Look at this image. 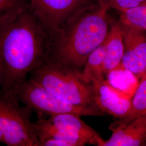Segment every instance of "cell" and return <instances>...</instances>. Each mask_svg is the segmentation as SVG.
<instances>
[{
	"instance_id": "1",
	"label": "cell",
	"mask_w": 146,
	"mask_h": 146,
	"mask_svg": "<svg viewBox=\"0 0 146 146\" xmlns=\"http://www.w3.org/2000/svg\"><path fill=\"white\" fill-rule=\"evenodd\" d=\"M51 38L29 7L0 19V90L17 98L28 74L46 61Z\"/></svg>"
},
{
	"instance_id": "2",
	"label": "cell",
	"mask_w": 146,
	"mask_h": 146,
	"mask_svg": "<svg viewBox=\"0 0 146 146\" xmlns=\"http://www.w3.org/2000/svg\"><path fill=\"white\" fill-rule=\"evenodd\" d=\"M108 11L96 3L71 16L51 37L47 61L81 72L108 36L112 23Z\"/></svg>"
},
{
	"instance_id": "3",
	"label": "cell",
	"mask_w": 146,
	"mask_h": 146,
	"mask_svg": "<svg viewBox=\"0 0 146 146\" xmlns=\"http://www.w3.org/2000/svg\"><path fill=\"white\" fill-rule=\"evenodd\" d=\"M80 72L46 61L31 73L29 79L67 104L99 109L95 103L93 84L84 81Z\"/></svg>"
},
{
	"instance_id": "4",
	"label": "cell",
	"mask_w": 146,
	"mask_h": 146,
	"mask_svg": "<svg viewBox=\"0 0 146 146\" xmlns=\"http://www.w3.org/2000/svg\"><path fill=\"white\" fill-rule=\"evenodd\" d=\"M80 116L72 113L52 115L40 118L33 122V126L40 142L52 139L64 141L70 146H102L104 140Z\"/></svg>"
},
{
	"instance_id": "5",
	"label": "cell",
	"mask_w": 146,
	"mask_h": 146,
	"mask_svg": "<svg viewBox=\"0 0 146 146\" xmlns=\"http://www.w3.org/2000/svg\"><path fill=\"white\" fill-rule=\"evenodd\" d=\"M0 90V142L8 146H40L31 120L33 110Z\"/></svg>"
},
{
	"instance_id": "6",
	"label": "cell",
	"mask_w": 146,
	"mask_h": 146,
	"mask_svg": "<svg viewBox=\"0 0 146 146\" xmlns=\"http://www.w3.org/2000/svg\"><path fill=\"white\" fill-rule=\"evenodd\" d=\"M16 95L20 102L41 116H51L66 113H72L81 116L104 115L99 109L75 106L67 104L30 79L27 78L21 83Z\"/></svg>"
},
{
	"instance_id": "7",
	"label": "cell",
	"mask_w": 146,
	"mask_h": 146,
	"mask_svg": "<svg viewBox=\"0 0 146 146\" xmlns=\"http://www.w3.org/2000/svg\"><path fill=\"white\" fill-rule=\"evenodd\" d=\"M50 38L71 16L97 3L94 0H28Z\"/></svg>"
},
{
	"instance_id": "8",
	"label": "cell",
	"mask_w": 146,
	"mask_h": 146,
	"mask_svg": "<svg viewBox=\"0 0 146 146\" xmlns=\"http://www.w3.org/2000/svg\"><path fill=\"white\" fill-rule=\"evenodd\" d=\"M119 22L124 46L121 65L140 78L146 71V32Z\"/></svg>"
},
{
	"instance_id": "9",
	"label": "cell",
	"mask_w": 146,
	"mask_h": 146,
	"mask_svg": "<svg viewBox=\"0 0 146 146\" xmlns=\"http://www.w3.org/2000/svg\"><path fill=\"white\" fill-rule=\"evenodd\" d=\"M93 86L95 103L104 113L119 119L127 114L131 107V98L112 86L106 79Z\"/></svg>"
},
{
	"instance_id": "10",
	"label": "cell",
	"mask_w": 146,
	"mask_h": 146,
	"mask_svg": "<svg viewBox=\"0 0 146 146\" xmlns=\"http://www.w3.org/2000/svg\"><path fill=\"white\" fill-rule=\"evenodd\" d=\"M110 139L102 146H146V117L141 116L128 124L113 130Z\"/></svg>"
},
{
	"instance_id": "11",
	"label": "cell",
	"mask_w": 146,
	"mask_h": 146,
	"mask_svg": "<svg viewBox=\"0 0 146 146\" xmlns=\"http://www.w3.org/2000/svg\"><path fill=\"white\" fill-rule=\"evenodd\" d=\"M105 56L104 74L106 76L118 68L121 63L123 54V42L120 22L111 23L109 33L104 41Z\"/></svg>"
},
{
	"instance_id": "12",
	"label": "cell",
	"mask_w": 146,
	"mask_h": 146,
	"mask_svg": "<svg viewBox=\"0 0 146 146\" xmlns=\"http://www.w3.org/2000/svg\"><path fill=\"white\" fill-rule=\"evenodd\" d=\"M105 45L103 42L86 60L80 72L82 79L88 84H96L104 81Z\"/></svg>"
},
{
	"instance_id": "13",
	"label": "cell",
	"mask_w": 146,
	"mask_h": 146,
	"mask_svg": "<svg viewBox=\"0 0 146 146\" xmlns=\"http://www.w3.org/2000/svg\"><path fill=\"white\" fill-rule=\"evenodd\" d=\"M141 116L146 117V73L140 78V82L131 99V107L127 114L120 119L116 123L111 124L110 129L113 130L123 127Z\"/></svg>"
},
{
	"instance_id": "14",
	"label": "cell",
	"mask_w": 146,
	"mask_h": 146,
	"mask_svg": "<svg viewBox=\"0 0 146 146\" xmlns=\"http://www.w3.org/2000/svg\"><path fill=\"white\" fill-rule=\"evenodd\" d=\"M120 21L146 32V5L120 11Z\"/></svg>"
},
{
	"instance_id": "15",
	"label": "cell",
	"mask_w": 146,
	"mask_h": 146,
	"mask_svg": "<svg viewBox=\"0 0 146 146\" xmlns=\"http://www.w3.org/2000/svg\"><path fill=\"white\" fill-rule=\"evenodd\" d=\"M98 5L109 10L126 11L140 5H146V0H94Z\"/></svg>"
},
{
	"instance_id": "16",
	"label": "cell",
	"mask_w": 146,
	"mask_h": 146,
	"mask_svg": "<svg viewBox=\"0 0 146 146\" xmlns=\"http://www.w3.org/2000/svg\"><path fill=\"white\" fill-rule=\"evenodd\" d=\"M28 5V0H0V19L21 11Z\"/></svg>"
},
{
	"instance_id": "17",
	"label": "cell",
	"mask_w": 146,
	"mask_h": 146,
	"mask_svg": "<svg viewBox=\"0 0 146 146\" xmlns=\"http://www.w3.org/2000/svg\"></svg>"
},
{
	"instance_id": "18",
	"label": "cell",
	"mask_w": 146,
	"mask_h": 146,
	"mask_svg": "<svg viewBox=\"0 0 146 146\" xmlns=\"http://www.w3.org/2000/svg\"></svg>"
}]
</instances>
